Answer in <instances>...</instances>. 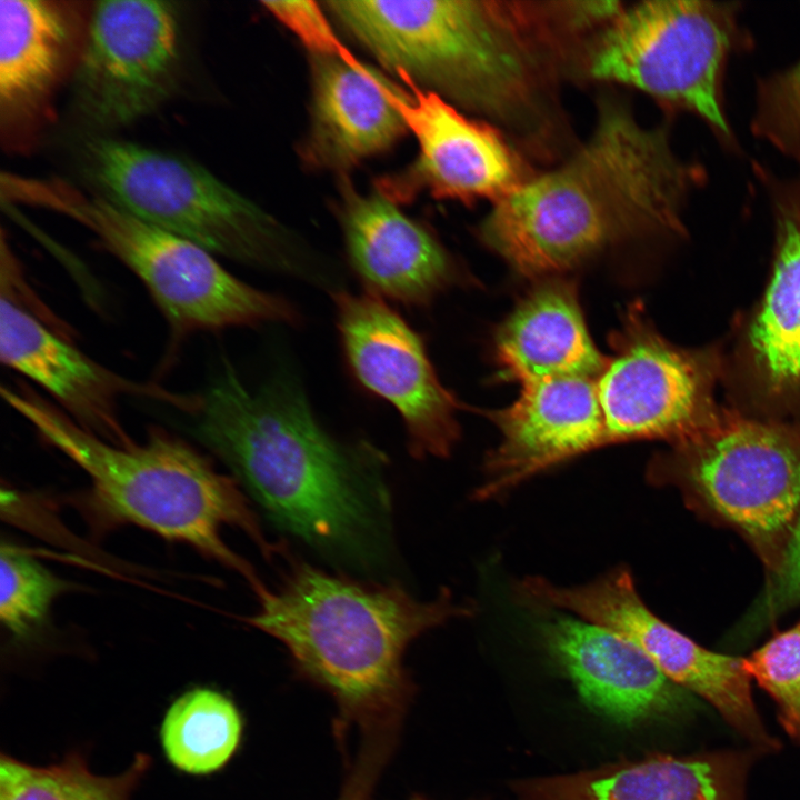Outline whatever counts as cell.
<instances>
[{
	"mask_svg": "<svg viewBox=\"0 0 800 800\" xmlns=\"http://www.w3.org/2000/svg\"><path fill=\"white\" fill-rule=\"evenodd\" d=\"M743 663L774 700L786 732L800 743V622L776 633Z\"/></svg>",
	"mask_w": 800,
	"mask_h": 800,
	"instance_id": "4316f807",
	"label": "cell"
},
{
	"mask_svg": "<svg viewBox=\"0 0 800 800\" xmlns=\"http://www.w3.org/2000/svg\"><path fill=\"white\" fill-rule=\"evenodd\" d=\"M597 379L549 377L521 383L518 399L488 412L500 433L484 461L478 501L500 498L536 474L604 446Z\"/></svg>",
	"mask_w": 800,
	"mask_h": 800,
	"instance_id": "e0dca14e",
	"label": "cell"
},
{
	"mask_svg": "<svg viewBox=\"0 0 800 800\" xmlns=\"http://www.w3.org/2000/svg\"><path fill=\"white\" fill-rule=\"evenodd\" d=\"M150 767L147 754L114 776L92 772L79 753L48 766H33L10 756L0 760V800H132Z\"/></svg>",
	"mask_w": 800,
	"mask_h": 800,
	"instance_id": "d4e9b609",
	"label": "cell"
},
{
	"mask_svg": "<svg viewBox=\"0 0 800 800\" xmlns=\"http://www.w3.org/2000/svg\"><path fill=\"white\" fill-rule=\"evenodd\" d=\"M327 7L384 67L490 116L532 98L534 59L512 10L464 0H334Z\"/></svg>",
	"mask_w": 800,
	"mask_h": 800,
	"instance_id": "5b68a950",
	"label": "cell"
},
{
	"mask_svg": "<svg viewBox=\"0 0 800 800\" xmlns=\"http://www.w3.org/2000/svg\"><path fill=\"white\" fill-rule=\"evenodd\" d=\"M256 596L258 611L244 621L279 640L302 671L357 707L399 693L410 642L474 612L447 589L421 601L399 584L363 582L294 559L274 590L264 586Z\"/></svg>",
	"mask_w": 800,
	"mask_h": 800,
	"instance_id": "277c9868",
	"label": "cell"
},
{
	"mask_svg": "<svg viewBox=\"0 0 800 800\" xmlns=\"http://www.w3.org/2000/svg\"><path fill=\"white\" fill-rule=\"evenodd\" d=\"M706 178L676 153L664 127L606 103L589 140L499 200L481 237L523 277L560 276L622 240L683 234L684 204Z\"/></svg>",
	"mask_w": 800,
	"mask_h": 800,
	"instance_id": "7a4b0ae2",
	"label": "cell"
},
{
	"mask_svg": "<svg viewBox=\"0 0 800 800\" xmlns=\"http://www.w3.org/2000/svg\"><path fill=\"white\" fill-rule=\"evenodd\" d=\"M392 82L358 61L314 56L311 160L344 169L390 147L407 131L389 99Z\"/></svg>",
	"mask_w": 800,
	"mask_h": 800,
	"instance_id": "7402d4cb",
	"label": "cell"
},
{
	"mask_svg": "<svg viewBox=\"0 0 800 800\" xmlns=\"http://www.w3.org/2000/svg\"><path fill=\"white\" fill-rule=\"evenodd\" d=\"M610 346L597 379L604 446L651 439L673 444L718 412L714 389L723 363L716 349L671 343L638 302L624 311Z\"/></svg>",
	"mask_w": 800,
	"mask_h": 800,
	"instance_id": "8fae6325",
	"label": "cell"
},
{
	"mask_svg": "<svg viewBox=\"0 0 800 800\" xmlns=\"http://www.w3.org/2000/svg\"><path fill=\"white\" fill-rule=\"evenodd\" d=\"M0 619L19 640L43 626L54 599L70 588L28 553L7 543L0 552Z\"/></svg>",
	"mask_w": 800,
	"mask_h": 800,
	"instance_id": "484cf974",
	"label": "cell"
},
{
	"mask_svg": "<svg viewBox=\"0 0 800 800\" xmlns=\"http://www.w3.org/2000/svg\"><path fill=\"white\" fill-rule=\"evenodd\" d=\"M267 10L289 28L313 53L353 64L359 60L339 41L313 1H264Z\"/></svg>",
	"mask_w": 800,
	"mask_h": 800,
	"instance_id": "f546056e",
	"label": "cell"
},
{
	"mask_svg": "<svg viewBox=\"0 0 800 800\" xmlns=\"http://www.w3.org/2000/svg\"><path fill=\"white\" fill-rule=\"evenodd\" d=\"M349 368L399 413L411 456L448 457L460 438V402L438 378L419 333L381 298L332 292Z\"/></svg>",
	"mask_w": 800,
	"mask_h": 800,
	"instance_id": "4fadbf2b",
	"label": "cell"
},
{
	"mask_svg": "<svg viewBox=\"0 0 800 800\" xmlns=\"http://www.w3.org/2000/svg\"><path fill=\"white\" fill-rule=\"evenodd\" d=\"M752 754H654L591 771L526 781L522 800H744Z\"/></svg>",
	"mask_w": 800,
	"mask_h": 800,
	"instance_id": "44dd1931",
	"label": "cell"
},
{
	"mask_svg": "<svg viewBox=\"0 0 800 800\" xmlns=\"http://www.w3.org/2000/svg\"><path fill=\"white\" fill-rule=\"evenodd\" d=\"M398 76L408 90L392 83L389 99L414 136L419 153L388 184L390 194L409 197L426 189L437 198L499 201L524 182L519 160L497 131Z\"/></svg>",
	"mask_w": 800,
	"mask_h": 800,
	"instance_id": "2e32d148",
	"label": "cell"
},
{
	"mask_svg": "<svg viewBox=\"0 0 800 800\" xmlns=\"http://www.w3.org/2000/svg\"><path fill=\"white\" fill-rule=\"evenodd\" d=\"M83 169L100 196L213 253L319 286L330 276L298 240L201 164L136 142L99 136Z\"/></svg>",
	"mask_w": 800,
	"mask_h": 800,
	"instance_id": "8992f818",
	"label": "cell"
},
{
	"mask_svg": "<svg viewBox=\"0 0 800 800\" xmlns=\"http://www.w3.org/2000/svg\"><path fill=\"white\" fill-rule=\"evenodd\" d=\"M341 222L350 264L371 294L426 307L461 282L443 247L383 193H347Z\"/></svg>",
	"mask_w": 800,
	"mask_h": 800,
	"instance_id": "d6986e66",
	"label": "cell"
},
{
	"mask_svg": "<svg viewBox=\"0 0 800 800\" xmlns=\"http://www.w3.org/2000/svg\"><path fill=\"white\" fill-rule=\"evenodd\" d=\"M776 244L771 279L746 338L756 400L777 412L800 409V174L770 183Z\"/></svg>",
	"mask_w": 800,
	"mask_h": 800,
	"instance_id": "ffe728a7",
	"label": "cell"
},
{
	"mask_svg": "<svg viewBox=\"0 0 800 800\" xmlns=\"http://www.w3.org/2000/svg\"><path fill=\"white\" fill-rule=\"evenodd\" d=\"M180 64L181 33L173 2H94L73 73L76 110L98 130L132 124L169 99Z\"/></svg>",
	"mask_w": 800,
	"mask_h": 800,
	"instance_id": "7c38bea8",
	"label": "cell"
},
{
	"mask_svg": "<svg viewBox=\"0 0 800 800\" xmlns=\"http://www.w3.org/2000/svg\"><path fill=\"white\" fill-rule=\"evenodd\" d=\"M0 358L46 391L78 424L116 444L133 441L121 422L124 396L159 400L187 413L197 394L130 380L98 363L1 288Z\"/></svg>",
	"mask_w": 800,
	"mask_h": 800,
	"instance_id": "9a60e30c",
	"label": "cell"
},
{
	"mask_svg": "<svg viewBox=\"0 0 800 800\" xmlns=\"http://www.w3.org/2000/svg\"><path fill=\"white\" fill-rule=\"evenodd\" d=\"M189 414L197 440L274 526L360 572L389 563L392 503L384 453L366 440L331 436L293 378L281 373L251 389L226 364Z\"/></svg>",
	"mask_w": 800,
	"mask_h": 800,
	"instance_id": "6da1fadb",
	"label": "cell"
},
{
	"mask_svg": "<svg viewBox=\"0 0 800 800\" xmlns=\"http://www.w3.org/2000/svg\"><path fill=\"white\" fill-rule=\"evenodd\" d=\"M418 800H421V799H418Z\"/></svg>",
	"mask_w": 800,
	"mask_h": 800,
	"instance_id": "4dcf8cb0",
	"label": "cell"
},
{
	"mask_svg": "<svg viewBox=\"0 0 800 800\" xmlns=\"http://www.w3.org/2000/svg\"><path fill=\"white\" fill-rule=\"evenodd\" d=\"M496 359L520 384L549 377L598 378L608 358L588 332L577 284L561 276L538 280L496 334Z\"/></svg>",
	"mask_w": 800,
	"mask_h": 800,
	"instance_id": "603a6c76",
	"label": "cell"
},
{
	"mask_svg": "<svg viewBox=\"0 0 800 800\" xmlns=\"http://www.w3.org/2000/svg\"><path fill=\"white\" fill-rule=\"evenodd\" d=\"M739 11L736 2H641L608 28L590 71L694 113L720 141L733 146L722 80L730 56L749 44Z\"/></svg>",
	"mask_w": 800,
	"mask_h": 800,
	"instance_id": "9c48e42d",
	"label": "cell"
},
{
	"mask_svg": "<svg viewBox=\"0 0 800 800\" xmlns=\"http://www.w3.org/2000/svg\"><path fill=\"white\" fill-rule=\"evenodd\" d=\"M1 394L88 476L86 506L96 523L143 528L233 570L253 592L264 586L224 542L222 530H241L267 558L281 550L266 539L238 481L219 472L196 448L162 429H152L143 443H111L27 386H3Z\"/></svg>",
	"mask_w": 800,
	"mask_h": 800,
	"instance_id": "3957f363",
	"label": "cell"
},
{
	"mask_svg": "<svg viewBox=\"0 0 800 800\" xmlns=\"http://www.w3.org/2000/svg\"><path fill=\"white\" fill-rule=\"evenodd\" d=\"M800 601V512L764 593L742 622L741 633H756L780 612Z\"/></svg>",
	"mask_w": 800,
	"mask_h": 800,
	"instance_id": "f1b7e54d",
	"label": "cell"
},
{
	"mask_svg": "<svg viewBox=\"0 0 800 800\" xmlns=\"http://www.w3.org/2000/svg\"><path fill=\"white\" fill-rule=\"evenodd\" d=\"M241 736V719L224 694L194 688L168 709L160 730L166 757L172 766L191 774L220 769L233 754Z\"/></svg>",
	"mask_w": 800,
	"mask_h": 800,
	"instance_id": "cb8c5ba5",
	"label": "cell"
},
{
	"mask_svg": "<svg viewBox=\"0 0 800 800\" xmlns=\"http://www.w3.org/2000/svg\"><path fill=\"white\" fill-rule=\"evenodd\" d=\"M2 197L64 216L140 279L177 333L262 323H294L283 297L260 290L226 270L204 248L149 223L97 192L58 178L1 177Z\"/></svg>",
	"mask_w": 800,
	"mask_h": 800,
	"instance_id": "52a82bcc",
	"label": "cell"
},
{
	"mask_svg": "<svg viewBox=\"0 0 800 800\" xmlns=\"http://www.w3.org/2000/svg\"><path fill=\"white\" fill-rule=\"evenodd\" d=\"M751 130L800 163V60L758 81Z\"/></svg>",
	"mask_w": 800,
	"mask_h": 800,
	"instance_id": "83f0119b",
	"label": "cell"
},
{
	"mask_svg": "<svg viewBox=\"0 0 800 800\" xmlns=\"http://www.w3.org/2000/svg\"><path fill=\"white\" fill-rule=\"evenodd\" d=\"M520 593L531 607L563 611L624 636L672 682L709 702L756 749L779 748L754 706L743 659L708 650L657 617L628 569L617 568L578 586L527 577Z\"/></svg>",
	"mask_w": 800,
	"mask_h": 800,
	"instance_id": "30bf717a",
	"label": "cell"
},
{
	"mask_svg": "<svg viewBox=\"0 0 800 800\" xmlns=\"http://www.w3.org/2000/svg\"><path fill=\"white\" fill-rule=\"evenodd\" d=\"M530 610L539 647L597 713L633 727L696 711L693 694L672 682L624 636L563 611Z\"/></svg>",
	"mask_w": 800,
	"mask_h": 800,
	"instance_id": "5bb4252c",
	"label": "cell"
},
{
	"mask_svg": "<svg viewBox=\"0 0 800 800\" xmlns=\"http://www.w3.org/2000/svg\"><path fill=\"white\" fill-rule=\"evenodd\" d=\"M647 474L736 528L772 571L800 512V422L719 408L700 430L657 454Z\"/></svg>",
	"mask_w": 800,
	"mask_h": 800,
	"instance_id": "ba28073f",
	"label": "cell"
},
{
	"mask_svg": "<svg viewBox=\"0 0 800 800\" xmlns=\"http://www.w3.org/2000/svg\"><path fill=\"white\" fill-rule=\"evenodd\" d=\"M69 1H0V128L11 150L32 143L57 90L74 73L90 9Z\"/></svg>",
	"mask_w": 800,
	"mask_h": 800,
	"instance_id": "ac0fdd59",
	"label": "cell"
}]
</instances>
